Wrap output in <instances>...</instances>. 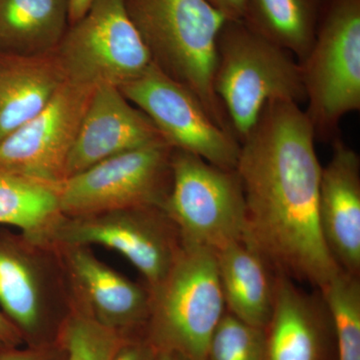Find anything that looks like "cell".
I'll return each instance as SVG.
<instances>
[{
    "label": "cell",
    "mask_w": 360,
    "mask_h": 360,
    "mask_svg": "<svg viewBox=\"0 0 360 360\" xmlns=\"http://www.w3.org/2000/svg\"><path fill=\"white\" fill-rule=\"evenodd\" d=\"M151 295L149 343L186 360H207L225 311L214 251L184 243L165 278Z\"/></svg>",
    "instance_id": "277c9868"
},
{
    "label": "cell",
    "mask_w": 360,
    "mask_h": 360,
    "mask_svg": "<svg viewBox=\"0 0 360 360\" xmlns=\"http://www.w3.org/2000/svg\"><path fill=\"white\" fill-rule=\"evenodd\" d=\"M56 54L66 82L91 89H120L153 63L124 0H96L84 18L68 25Z\"/></svg>",
    "instance_id": "ba28073f"
},
{
    "label": "cell",
    "mask_w": 360,
    "mask_h": 360,
    "mask_svg": "<svg viewBox=\"0 0 360 360\" xmlns=\"http://www.w3.org/2000/svg\"><path fill=\"white\" fill-rule=\"evenodd\" d=\"M0 347H1V345H0Z\"/></svg>",
    "instance_id": "4dcf8cb0"
},
{
    "label": "cell",
    "mask_w": 360,
    "mask_h": 360,
    "mask_svg": "<svg viewBox=\"0 0 360 360\" xmlns=\"http://www.w3.org/2000/svg\"><path fill=\"white\" fill-rule=\"evenodd\" d=\"M333 143L319 182V227L336 266L360 276V158L340 137Z\"/></svg>",
    "instance_id": "4fadbf2b"
},
{
    "label": "cell",
    "mask_w": 360,
    "mask_h": 360,
    "mask_svg": "<svg viewBox=\"0 0 360 360\" xmlns=\"http://www.w3.org/2000/svg\"><path fill=\"white\" fill-rule=\"evenodd\" d=\"M94 89L65 82L39 115L0 142V172L52 186L65 179Z\"/></svg>",
    "instance_id": "8fae6325"
},
{
    "label": "cell",
    "mask_w": 360,
    "mask_h": 360,
    "mask_svg": "<svg viewBox=\"0 0 360 360\" xmlns=\"http://www.w3.org/2000/svg\"><path fill=\"white\" fill-rule=\"evenodd\" d=\"M305 110L321 139H333L341 120L360 110V0H328L302 63Z\"/></svg>",
    "instance_id": "5b68a950"
},
{
    "label": "cell",
    "mask_w": 360,
    "mask_h": 360,
    "mask_svg": "<svg viewBox=\"0 0 360 360\" xmlns=\"http://www.w3.org/2000/svg\"><path fill=\"white\" fill-rule=\"evenodd\" d=\"M60 215L54 186L0 172V224L32 238L47 233Z\"/></svg>",
    "instance_id": "ffe728a7"
},
{
    "label": "cell",
    "mask_w": 360,
    "mask_h": 360,
    "mask_svg": "<svg viewBox=\"0 0 360 360\" xmlns=\"http://www.w3.org/2000/svg\"><path fill=\"white\" fill-rule=\"evenodd\" d=\"M0 360H47L40 352H26V350H11L0 354Z\"/></svg>",
    "instance_id": "f1b7e54d"
},
{
    "label": "cell",
    "mask_w": 360,
    "mask_h": 360,
    "mask_svg": "<svg viewBox=\"0 0 360 360\" xmlns=\"http://www.w3.org/2000/svg\"><path fill=\"white\" fill-rule=\"evenodd\" d=\"M124 4L153 63L191 90L215 123L234 135L213 86L217 39L226 18L206 0H124Z\"/></svg>",
    "instance_id": "7a4b0ae2"
},
{
    "label": "cell",
    "mask_w": 360,
    "mask_h": 360,
    "mask_svg": "<svg viewBox=\"0 0 360 360\" xmlns=\"http://www.w3.org/2000/svg\"><path fill=\"white\" fill-rule=\"evenodd\" d=\"M207 360H266L265 329L225 311L210 340Z\"/></svg>",
    "instance_id": "cb8c5ba5"
},
{
    "label": "cell",
    "mask_w": 360,
    "mask_h": 360,
    "mask_svg": "<svg viewBox=\"0 0 360 360\" xmlns=\"http://www.w3.org/2000/svg\"><path fill=\"white\" fill-rule=\"evenodd\" d=\"M319 291L330 316L338 360H360V276L340 269Z\"/></svg>",
    "instance_id": "7402d4cb"
},
{
    "label": "cell",
    "mask_w": 360,
    "mask_h": 360,
    "mask_svg": "<svg viewBox=\"0 0 360 360\" xmlns=\"http://www.w3.org/2000/svg\"><path fill=\"white\" fill-rule=\"evenodd\" d=\"M165 141L153 122L118 87H96L66 165L65 179L101 161Z\"/></svg>",
    "instance_id": "7c38bea8"
},
{
    "label": "cell",
    "mask_w": 360,
    "mask_h": 360,
    "mask_svg": "<svg viewBox=\"0 0 360 360\" xmlns=\"http://www.w3.org/2000/svg\"><path fill=\"white\" fill-rule=\"evenodd\" d=\"M213 86L239 143L271 101H307L302 66L295 56L241 20L222 26Z\"/></svg>",
    "instance_id": "3957f363"
},
{
    "label": "cell",
    "mask_w": 360,
    "mask_h": 360,
    "mask_svg": "<svg viewBox=\"0 0 360 360\" xmlns=\"http://www.w3.org/2000/svg\"><path fill=\"white\" fill-rule=\"evenodd\" d=\"M162 210L184 243L219 250L245 236V200L236 169L174 149L172 186Z\"/></svg>",
    "instance_id": "8992f818"
},
{
    "label": "cell",
    "mask_w": 360,
    "mask_h": 360,
    "mask_svg": "<svg viewBox=\"0 0 360 360\" xmlns=\"http://www.w3.org/2000/svg\"><path fill=\"white\" fill-rule=\"evenodd\" d=\"M328 0H246L243 23L290 52L298 63L307 58Z\"/></svg>",
    "instance_id": "d6986e66"
},
{
    "label": "cell",
    "mask_w": 360,
    "mask_h": 360,
    "mask_svg": "<svg viewBox=\"0 0 360 360\" xmlns=\"http://www.w3.org/2000/svg\"><path fill=\"white\" fill-rule=\"evenodd\" d=\"M70 272L97 321L120 331L148 321L150 291L97 259L84 246H71Z\"/></svg>",
    "instance_id": "2e32d148"
},
{
    "label": "cell",
    "mask_w": 360,
    "mask_h": 360,
    "mask_svg": "<svg viewBox=\"0 0 360 360\" xmlns=\"http://www.w3.org/2000/svg\"><path fill=\"white\" fill-rule=\"evenodd\" d=\"M120 90L153 122L168 146L217 167L236 169L238 139L215 123L191 90L155 63Z\"/></svg>",
    "instance_id": "30bf717a"
},
{
    "label": "cell",
    "mask_w": 360,
    "mask_h": 360,
    "mask_svg": "<svg viewBox=\"0 0 360 360\" xmlns=\"http://www.w3.org/2000/svg\"><path fill=\"white\" fill-rule=\"evenodd\" d=\"M314 127L300 104H267L240 142L238 172L245 200V236L276 274L321 290L340 270L319 227L322 167Z\"/></svg>",
    "instance_id": "6da1fadb"
},
{
    "label": "cell",
    "mask_w": 360,
    "mask_h": 360,
    "mask_svg": "<svg viewBox=\"0 0 360 360\" xmlns=\"http://www.w3.org/2000/svg\"><path fill=\"white\" fill-rule=\"evenodd\" d=\"M174 148L165 141L112 156L56 184L59 212L84 217L163 207L172 186Z\"/></svg>",
    "instance_id": "52a82bcc"
},
{
    "label": "cell",
    "mask_w": 360,
    "mask_h": 360,
    "mask_svg": "<svg viewBox=\"0 0 360 360\" xmlns=\"http://www.w3.org/2000/svg\"><path fill=\"white\" fill-rule=\"evenodd\" d=\"M68 25V0H0V52L54 51Z\"/></svg>",
    "instance_id": "ac0fdd59"
},
{
    "label": "cell",
    "mask_w": 360,
    "mask_h": 360,
    "mask_svg": "<svg viewBox=\"0 0 360 360\" xmlns=\"http://www.w3.org/2000/svg\"><path fill=\"white\" fill-rule=\"evenodd\" d=\"M125 341L120 331L89 314L71 317L63 331L66 360H112Z\"/></svg>",
    "instance_id": "603a6c76"
},
{
    "label": "cell",
    "mask_w": 360,
    "mask_h": 360,
    "mask_svg": "<svg viewBox=\"0 0 360 360\" xmlns=\"http://www.w3.org/2000/svg\"><path fill=\"white\" fill-rule=\"evenodd\" d=\"M156 349L149 342L125 341L112 360H155Z\"/></svg>",
    "instance_id": "d4e9b609"
},
{
    "label": "cell",
    "mask_w": 360,
    "mask_h": 360,
    "mask_svg": "<svg viewBox=\"0 0 360 360\" xmlns=\"http://www.w3.org/2000/svg\"><path fill=\"white\" fill-rule=\"evenodd\" d=\"M227 20H243L246 0H206Z\"/></svg>",
    "instance_id": "484cf974"
},
{
    "label": "cell",
    "mask_w": 360,
    "mask_h": 360,
    "mask_svg": "<svg viewBox=\"0 0 360 360\" xmlns=\"http://www.w3.org/2000/svg\"><path fill=\"white\" fill-rule=\"evenodd\" d=\"M214 253L226 311L266 328L274 309L276 270L245 236Z\"/></svg>",
    "instance_id": "9a60e30c"
},
{
    "label": "cell",
    "mask_w": 360,
    "mask_h": 360,
    "mask_svg": "<svg viewBox=\"0 0 360 360\" xmlns=\"http://www.w3.org/2000/svg\"><path fill=\"white\" fill-rule=\"evenodd\" d=\"M21 340V331L0 311V345L15 347Z\"/></svg>",
    "instance_id": "4316f807"
},
{
    "label": "cell",
    "mask_w": 360,
    "mask_h": 360,
    "mask_svg": "<svg viewBox=\"0 0 360 360\" xmlns=\"http://www.w3.org/2000/svg\"><path fill=\"white\" fill-rule=\"evenodd\" d=\"M47 234L68 246L117 251L141 272L149 290L165 278L184 240L161 207L130 208L58 220Z\"/></svg>",
    "instance_id": "9c48e42d"
},
{
    "label": "cell",
    "mask_w": 360,
    "mask_h": 360,
    "mask_svg": "<svg viewBox=\"0 0 360 360\" xmlns=\"http://www.w3.org/2000/svg\"><path fill=\"white\" fill-rule=\"evenodd\" d=\"M96 0H68V15L70 25L84 18Z\"/></svg>",
    "instance_id": "83f0119b"
},
{
    "label": "cell",
    "mask_w": 360,
    "mask_h": 360,
    "mask_svg": "<svg viewBox=\"0 0 360 360\" xmlns=\"http://www.w3.org/2000/svg\"><path fill=\"white\" fill-rule=\"evenodd\" d=\"M0 307L20 331L39 328L41 290L32 262L9 243L0 241Z\"/></svg>",
    "instance_id": "44dd1931"
},
{
    "label": "cell",
    "mask_w": 360,
    "mask_h": 360,
    "mask_svg": "<svg viewBox=\"0 0 360 360\" xmlns=\"http://www.w3.org/2000/svg\"><path fill=\"white\" fill-rule=\"evenodd\" d=\"M329 328L321 292H307L277 274L274 309L265 328L266 360H323Z\"/></svg>",
    "instance_id": "5bb4252c"
},
{
    "label": "cell",
    "mask_w": 360,
    "mask_h": 360,
    "mask_svg": "<svg viewBox=\"0 0 360 360\" xmlns=\"http://www.w3.org/2000/svg\"><path fill=\"white\" fill-rule=\"evenodd\" d=\"M65 82L56 51L0 52V142L39 115Z\"/></svg>",
    "instance_id": "e0dca14e"
},
{
    "label": "cell",
    "mask_w": 360,
    "mask_h": 360,
    "mask_svg": "<svg viewBox=\"0 0 360 360\" xmlns=\"http://www.w3.org/2000/svg\"><path fill=\"white\" fill-rule=\"evenodd\" d=\"M155 360H186L175 352L167 350H156Z\"/></svg>",
    "instance_id": "f546056e"
}]
</instances>
